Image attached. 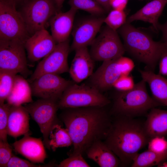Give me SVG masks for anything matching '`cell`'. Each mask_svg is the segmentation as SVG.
<instances>
[{"instance_id":"1","label":"cell","mask_w":167,"mask_h":167,"mask_svg":"<svg viewBox=\"0 0 167 167\" xmlns=\"http://www.w3.org/2000/svg\"><path fill=\"white\" fill-rule=\"evenodd\" d=\"M64 109L60 118L72 140L71 154L83 155L95 142L105 139L113 119L104 107Z\"/></svg>"},{"instance_id":"2","label":"cell","mask_w":167,"mask_h":167,"mask_svg":"<svg viewBox=\"0 0 167 167\" xmlns=\"http://www.w3.org/2000/svg\"><path fill=\"white\" fill-rule=\"evenodd\" d=\"M115 116L104 142L118 156L122 165H131L138 152L148 144L150 139L144 123L134 118Z\"/></svg>"},{"instance_id":"3","label":"cell","mask_w":167,"mask_h":167,"mask_svg":"<svg viewBox=\"0 0 167 167\" xmlns=\"http://www.w3.org/2000/svg\"><path fill=\"white\" fill-rule=\"evenodd\" d=\"M123 41L126 51L154 71L165 48L163 42L156 41L144 32L126 23L117 30Z\"/></svg>"},{"instance_id":"4","label":"cell","mask_w":167,"mask_h":167,"mask_svg":"<svg viewBox=\"0 0 167 167\" xmlns=\"http://www.w3.org/2000/svg\"><path fill=\"white\" fill-rule=\"evenodd\" d=\"M146 83L143 80L134 88L126 91H118L113 99L112 112L115 116L134 118L143 115L161 105L148 93Z\"/></svg>"},{"instance_id":"5","label":"cell","mask_w":167,"mask_h":167,"mask_svg":"<svg viewBox=\"0 0 167 167\" xmlns=\"http://www.w3.org/2000/svg\"><path fill=\"white\" fill-rule=\"evenodd\" d=\"M110 101L90 85L72 83L64 91L58 101L59 108L105 107Z\"/></svg>"},{"instance_id":"6","label":"cell","mask_w":167,"mask_h":167,"mask_svg":"<svg viewBox=\"0 0 167 167\" xmlns=\"http://www.w3.org/2000/svg\"><path fill=\"white\" fill-rule=\"evenodd\" d=\"M13 0H0V39L25 44L30 36Z\"/></svg>"},{"instance_id":"7","label":"cell","mask_w":167,"mask_h":167,"mask_svg":"<svg viewBox=\"0 0 167 167\" xmlns=\"http://www.w3.org/2000/svg\"><path fill=\"white\" fill-rule=\"evenodd\" d=\"M58 11L54 0H25L19 12L31 36L46 29L51 19Z\"/></svg>"},{"instance_id":"8","label":"cell","mask_w":167,"mask_h":167,"mask_svg":"<svg viewBox=\"0 0 167 167\" xmlns=\"http://www.w3.org/2000/svg\"><path fill=\"white\" fill-rule=\"evenodd\" d=\"M58 101L40 99L24 106L32 119L37 124L43 138L46 148L50 149L49 135L54 126L58 124L57 112Z\"/></svg>"},{"instance_id":"9","label":"cell","mask_w":167,"mask_h":167,"mask_svg":"<svg viewBox=\"0 0 167 167\" xmlns=\"http://www.w3.org/2000/svg\"><path fill=\"white\" fill-rule=\"evenodd\" d=\"M89 51L94 61H103L123 56L126 50L117 31L107 25L101 27L91 44Z\"/></svg>"},{"instance_id":"10","label":"cell","mask_w":167,"mask_h":167,"mask_svg":"<svg viewBox=\"0 0 167 167\" xmlns=\"http://www.w3.org/2000/svg\"><path fill=\"white\" fill-rule=\"evenodd\" d=\"M25 44L20 42L0 39V71H5L23 77L29 75Z\"/></svg>"},{"instance_id":"11","label":"cell","mask_w":167,"mask_h":167,"mask_svg":"<svg viewBox=\"0 0 167 167\" xmlns=\"http://www.w3.org/2000/svg\"><path fill=\"white\" fill-rule=\"evenodd\" d=\"M70 50L68 39L57 44L53 51L38 63L30 78L29 82L31 83L45 74L59 75L69 72L67 58Z\"/></svg>"},{"instance_id":"12","label":"cell","mask_w":167,"mask_h":167,"mask_svg":"<svg viewBox=\"0 0 167 167\" xmlns=\"http://www.w3.org/2000/svg\"><path fill=\"white\" fill-rule=\"evenodd\" d=\"M72 83L58 75L46 74L33 81L30 86L34 96L58 101L64 91Z\"/></svg>"},{"instance_id":"13","label":"cell","mask_w":167,"mask_h":167,"mask_svg":"<svg viewBox=\"0 0 167 167\" xmlns=\"http://www.w3.org/2000/svg\"><path fill=\"white\" fill-rule=\"evenodd\" d=\"M105 17L93 15L81 19L74 25L70 50L91 45L99 32Z\"/></svg>"},{"instance_id":"14","label":"cell","mask_w":167,"mask_h":167,"mask_svg":"<svg viewBox=\"0 0 167 167\" xmlns=\"http://www.w3.org/2000/svg\"><path fill=\"white\" fill-rule=\"evenodd\" d=\"M120 58L103 62L89 77V85L101 92L112 87L119 77L124 75Z\"/></svg>"},{"instance_id":"15","label":"cell","mask_w":167,"mask_h":167,"mask_svg":"<svg viewBox=\"0 0 167 167\" xmlns=\"http://www.w3.org/2000/svg\"><path fill=\"white\" fill-rule=\"evenodd\" d=\"M57 44L46 29L38 31L31 36L25 43L28 58L32 62H36L52 51Z\"/></svg>"},{"instance_id":"16","label":"cell","mask_w":167,"mask_h":167,"mask_svg":"<svg viewBox=\"0 0 167 167\" xmlns=\"http://www.w3.org/2000/svg\"><path fill=\"white\" fill-rule=\"evenodd\" d=\"M15 151L35 163H44L47 157L43 142L40 138L24 135L12 144Z\"/></svg>"},{"instance_id":"17","label":"cell","mask_w":167,"mask_h":167,"mask_svg":"<svg viewBox=\"0 0 167 167\" xmlns=\"http://www.w3.org/2000/svg\"><path fill=\"white\" fill-rule=\"evenodd\" d=\"M75 51L69 72L72 80L75 83H79L92 74L94 61L87 47L80 48Z\"/></svg>"},{"instance_id":"18","label":"cell","mask_w":167,"mask_h":167,"mask_svg":"<svg viewBox=\"0 0 167 167\" xmlns=\"http://www.w3.org/2000/svg\"><path fill=\"white\" fill-rule=\"evenodd\" d=\"M77 10L71 7L67 11L58 12L51 19V35L57 44L68 39L74 26L75 17Z\"/></svg>"},{"instance_id":"19","label":"cell","mask_w":167,"mask_h":167,"mask_svg":"<svg viewBox=\"0 0 167 167\" xmlns=\"http://www.w3.org/2000/svg\"><path fill=\"white\" fill-rule=\"evenodd\" d=\"M29 116L24 106L11 105L8 117V135L15 138L22 135H30Z\"/></svg>"},{"instance_id":"20","label":"cell","mask_w":167,"mask_h":167,"mask_svg":"<svg viewBox=\"0 0 167 167\" xmlns=\"http://www.w3.org/2000/svg\"><path fill=\"white\" fill-rule=\"evenodd\" d=\"M85 153L89 158L101 167H116L121 165V161L115 154L102 140L93 143Z\"/></svg>"},{"instance_id":"21","label":"cell","mask_w":167,"mask_h":167,"mask_svg":"<svg viewBox=\"0 0 167 167\" xmlns=\"http://www.w3.org/2000/svg\"><path fill=\"white\" fill-rule=\"evenodd\" d=\"M167 3V0H154L147 3L135 13L129 16L126 23H131L141 20L151 24L156 31L159 30L158 19Z\"/></svg>"},{"instance_id":"22","label":"cell","mask_w":167,"mask_h":167,"mask_svg":"<svg viewBox=\"0 0 167 167\" xmlns=\"http://www.w3.org/2000/svg\"><path fill=\"white\" fill-rule=\"evenodd\" d=\"M139 71L142 79L148 84L153 98L161 105L167 107V79L149 70Z\"/></svg>"},{"instance_id":"23","label":"cell","mask_w":167,"mask_h":167,"mask_svg":"<svg viewBox=\"0 0 167 167\" xmlns=\"http://www.w3.org/2000/svg\"><path fill=\"white\" fill-rule=\"evenodd\" d=\"M144 126L150 139L166 136L167 135V110L156 107L151 109L144 122Z\"/></svg>"},{"instance_id":"24","label":"cell","mask_w":167,"mask_h":167,"mask_svg":"<svg viewBox=\"0 0 167 167\" xmlns=\"http://www.w3.org/2000/svg\"><path fill=\"white\" fill-rule=\"evenodd\" d=\"M31 86L21 76L16 75L14 84L6 101L11 105H20L33 102Z\"/></svg>"},{"instance_id":"25","label":"cell","mask_w":167,"mask_h":167,"mask_svg":"<svg viewBox=\"0 0 167 167\" xmlns=\"http://www.w3.org/2000/svg\"><path fill=\"white\" fill-rule=\"evenodd\" d=\"M167 161V151L156 153L148 150L138 154L131 165L132 167H148L158 166Z\"/></svg>"},{"instance_id":"26","label":"cell","mask_w":167,"mask_h":167,"mask_svg":"<svg viewBox=\"0 0 167 167\" xmlns=\"http://www.w3.org/2000/svg\"><path fill=\"white\" fill-rule=\"evenodd\" d=\"M49 138L51 148L55 151L58 148L68 147L72 145V140L67 129L55 125L51 132Z\"/></svg>"},{"instance_id":"27","label":"cell","mask_w":167,"mask_h":167,"mask_svg":"<svg viewBox=\"0 0 167 167\" xmlns=\"http://www.w3.org/2000/svg\"><path fill=\"white\" fill-rule=\"evenodd\" d=\"M71 7L87 12L92 15L103 16L106 12L104 9L94 0H69Z\"/></svg>"},{"instance_id":"28","label":"cell","mask_w":167,"mask_h":167,"mask_svg":"<svg viewBox=\"0 0 167 167\" xmlns=\"http://www.w3.org/2000/svg\"><path fill=\"white\" fill-rule=\"evenodd\" d=\"M16 75L10 72L0 71V104L4 103L11 92Z\"/></svg>"},{"instance_id":"29","label":"cell","mask_w":167,"mask_h":167,"mask_svg":"<svg viewBox=\"0 0 167 167\" xmlns=\"http://www.w3.org/2000/svg\"><path fill=\"white\" fill-rule=\"evenodd\" d=\"M126 15L124 10L113 9L104 20V23L112 29L117 31L126 22Z\"/></svg>"},{"instance_id":"30","label":"cell","mask_w":167,"mask_h":167,"mask_svg":"<svg viewBox=\"0 0 167 167\" xmlns=\"http://www.w3.org/2000/svg\"><path fill=\"white\" fill-rule=\"evenodd\" d=\"M11 105L7 103L0 104V140L7 141L8 124Z\"/></svg>"},{"instance_id":"31","label":"cell","mask_w":167,"mask_h":167,"mask_svg":"<svg viewBox=\"0 0 167 167\" xmlns=\"http://www.w3.org/2000/svg\"><path fill=\"white\" fill-rule=\"evenodd\" d=\"M58 167H89L88 164L81 154H72L57 165Z\"/></svg>"},{"instance_id":"32","label":"cell","mask_w":167,"mask_h":167,"mask_svg":"<svg viewBox=\"0 0 167 167\" xmlns=\"http://www.w3.org/2000/svg\"><path fill=\"white\" fill-rule=\"evenodd\" d=\"M133 79L128 75H122L114 83L113 87L117 91H126L133 89L135 86Z\"/></svg>"},{"instance_id":"33","label":"cell","mask_w":167,"mask_h":167,"mask_svg":"<svg viewBox=\"0 0 167 167\" xmlns=\"http://www.w3.org/2000/svg\"><path fill=\"white\" fill-rule=\"evenodd\" d=\"M52 163L43 165H37L36 163L20 158L14 155L8 162L6 167H53Z\"/></svg>"},{"instance_id":"34","label":"cell","mask_w":167,"mask_h":167,"mask_svg":"<svg viewBox=\"0 0 167 167\" xmlns=\"http://www.w3.org/2000/svg\"><path fill=\"white\" fill-rule=\"evenodd\" d=\"M148 145V150L155 152L162 153L167 151V140L165 137L151 138Z\"/></svg>"},{"instance_id":"35","label":"cell","mask_w":167,"mask_h":167,"mask_svg":"<svg viewBox=\"0 0 167 167\" xmlns=\"http://www.w3.org/2000/svg\"><path fill=\"white\" fill-rule=\"evenodd\" d=\"M13 155L11 147L7 141L0 140V167H6Z\"/></svg>"},{"instance_id":"36","label":"cell","mask_w":167,"mask_h":167,"mask_svg":"<svg viewBox=\"0 0 167 167\" xmlns=\"http://www.w3.org/2000/svg\"><path fill=\"white\" fill-rule=\"evenodd\" d=\"M159 62V74L163 76H167V48L165 46Z\"/></svg>"},{"instance_id":"37","label":"cell","mask_w":167,"mask_h":167,"mask_svg":"<svg viewBox=\"0 0 167 167\" xmlns=\"http://www.w3.org/2000/svg\"><path fill=\"white\" fill-rule=\"evenodd\" d=\"M128 2V0H109L111 7L114 9L124 10Z\"/></svg>"},{"instance_id":"38","label":"cell","mask_w":167,"mask_h":167,"mask_svg":"<svg viewBox=\"0 0 167 167\" xmlns=\"http://www.w3.org/2000/svg\"><path fill=\"white\" fill-rule=\"evenodd\" d=\"M159 30H160L162 33L163 43L167 48V21L163 24H160Z\"/></svg>"},{"instance_id":"39","label":"cell","mask_w":167,"mask_h":167,"mask_svg":"<svg viewBox=\"0 0 167 167\" xmlns=\"http://www.w3.org/2000/svg\"><path fill=\"white\" fill-rule=\"evenodd\" d=\"M102 6L106 12L111 11V7L109 4V0H94Z\"/></svg>"},{"instance_id":"40","label":"cell","mask_w":167,"mask_h":167,"mask_svg":"<svg viewBox=\"0 0 167 167\" xmlns=\"http://www.w3.org/2000/svg\"><path fill=\"white\" fill-rule=\"evenodd\" d=\"M65 0H54L58 9L59 11H60Z\"/></svg>"},{"instance_id":"41","label":"cell","mask_w":167,"mask_h":167,"mask_svg":"<svg viewBox=\"0 0 167 167\" xmlns=\"http://www.w3.org/2000/svg\"><path fill=\"white\" fill-rule=\"evenodd\" d=\"M157 166L160 167H167V161L164 162Z\"/></svg>"},{"instance_id":"42","label":"cell","mask_w":167,"mask_h":167,"mask_svg":"<svg viewBox=\"0 0 167 167\" xmlns=\"http://www.w3.org/2000/svg\"><path fill=\"white\" fill-rule=\"evenodd\" d=\"M13 0L14 1L16 2V3L17 4L18 3L21 2H24L25 0Z\"/></svg>"}]
</instances>
